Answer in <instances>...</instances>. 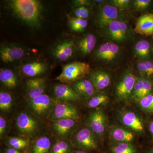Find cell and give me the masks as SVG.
Instances as JSON below:
<instances>
[{
  "label": "cell",
  "instance_id": "f1b7e54d",
  "mask_svg": "<svg viewBox=\"0 0 153 153\" xmlns=\"http://www.w3.org/2000/svg\"><path fill=\"white\" fill-rule=\"evenodd\" d=\"M13 99L12 95L8 92L2 91L0 92V109L2 111L10 110L12 106Z\"/></svg>",
  "mask_w": 153,
  "mask_h": 153
},
{
  "label": "cell",
  "instance_id": "6da1fadb",
  "mask_svg": "<svg viewBox=\"0 0 153 153\" xmlns=\"http://www.w3.org/2000/svg\"><path fill=\"white\" fill-rule=\"evenodd\" d=\"M9 7L13 13L30 27H37L41 22L42 6L37 0H12Z\"/></svg>",
  "mask_w": 153,
  "mask_h": 153
},
{
  "label": "cell",
  "instance_id": "60d3db41",
  "mask_svg": "<svg viewBox=\"0 0 153 153\" xmlns=\"http://www.w3.org/2000/svg\"><path fill=\"white\" fill-rule=\"evenodd\" d=\"M73 3L74 5L77 7L81 6H90L91 5L90 2L86 0H76L73 1Z\"/></svg>",
  "mask_w": 153,
  "mask_h": 153
},
{
  "label": "cell",
  "instance_id": "277c9868",
  "mask_svg": "<svg viewBox=\"0 0 153 153\" xmlns=\"http://www.w3.org/2000/svg\"><path fill=\"white\" fill-rule=\"evenodd\" d=\"M108 36L113 41L122 42L129 36L128 26L122 21H114L110 23L105 27Z\"/></svg>",
  "mask_w": 153,
  "mask_h": 153
},
{
  "label": "cell",
  "instance_id": "7402d4cb",
  "mask_svg": "<svg viewBox=\"0 0 153 153\" xmlns=\"http://www.w3.org/2000/svg\"><path fill=\"white\" fill-rule=\"evenodd\" d=\"M47 66L45 63L34 62L27 63L22 67L24 74L29 77H34L42 74L47 70Z\"/></svg>",
  "mask_w": 153,
  "mask_h": 153
},
{
  "label": "cell",
  "instance_id": "7bdbcfd3",
  "mask_svg": "<svg viewBox=\"0 0 153 153\" xmlns=\"http://www.w3.org/2000/svg\"><path fill=\"white\" fill-rule=\"evenodd\" d=\"M6 153H21L18 150L14 149L13 148H8L6 150Z\"/></svg>",
  "mask_w": 153,
  "mask_h": 153
},
{
  "label": "cell",
  "instance_id": "e575fe53",
  "mask_svg": "<svg viewBox=\"0 0 153 153\" xmlns=\"http://www.w3.org/2000/svg\"><path fill=\"white\" fill-rule=\"evenodd\" d=\"M89 10L85 6L77 7L74 11L75 17L79 19H85L89 16Z\"/></svg>",
  "mask_w": 153,
  "mask_h": 153
},
{
  "label": "cell",
  "instance_id": "d590c367",
  "mask_svg": "<svg viewBox=\"0 0 153 153\" xmlns=\"http://www.w3.org/2000/svg\"><path fill=\"white\" fill-rule=\"evenodd\" d=\"M130 2L129 0H113L111 1V3L119 10H122L128 7Z\"/></svg>",
  "mask_w": 153,
  "mask_h": 153
},
{
  "label": "cell",
  "instance_id": "ba28073f",
  "mask_svg": "<svg viewBox=\"0 0 153 153\" xmlns=\"http://www.w3.org/2000/svg\"><path fill=\"white\" fill-rule=\"evenodd\" d=\"M79 114L76 107L71 104L61 103L55 105L52 115L55 121L60 119H73L76 120Z\"/></svg>",
  "mask_w": 153,
  "mask_h": 153
},
{
  "label": "cell",
  "instance_id": "484cf974",
  "mask_svg": "<svg viewBox=\"0 0 153 153\" xmlns=\"http://www.w3.org/2000/svg\"><path fill=\"white\" fill-rule=\"evenodd\" d=\"M68 24L72 31L82 32L88 26V22L85 19L71 17L68 15Z\"/></svg>",
  "mask_w": 153,
  "mask_h": 153
},
{
  "label": "cell",
  "instance_id": "7a4b0ae2",
  "mask_svg": "<svg viewBox=\"0 0 153 153\" xmlns=\"http://www.w3.org/2000/svg\"><path fill=\"white\" fill-rule=\"evenodd\" d=\"M90 72V66L88 63L75 61L63 66L56 79L63 83H74L83 79Z\"/></svg>",
  "mask_w": 153,
  "mask_h": 153
},
{
  "label": "cell",
  "instance_id": "ab89813d",
  "mask_svg": "<svg viewBox=\"0 0 153 153\" xmlns=\"http://www.w3.org/2000/svg\"><path fill=\"white\" fill-rule=\"evenodd\" d=\"M7 122L3 117H0V136L1 138L5 131Z\"/></svg>",
  "mask_w": 153,
  "mask_h": 153
},
{
  "label": "cell",
  "instance_id": "8fae6325",
  "mask_svg": "<svg viewBox=\"0 0 153 153\" xmlns=\"http://www.w3.org/2000/svg\"><path fill=\"white\" fill-rule=\"evenodd\" d=\"M16 125L17 128L22 134L33 133L38 127L37 121L27 113L22 112L17 116Z\"/></svg>",
  "mask_w": 153,
  "mask_h": 153
},
{
  "label": "cell",
  "instance_id": "30bf717a",
  "mask_svg": "<svg viewBox=\"0 0 153 153\" xmlns=\"http://www.w3.org/2000/svg\"><path fill=\"white\" fill-rule=\"evenodd\" d=\"M25 49L16 45H5L0 49V57L4 63H9L19 60L25 55Z\"/></svg>",
  "mask_w": 153,
  "mask_h": 153
},
{
  "label": "cell",
  "instance_id": "7dc6e473",
  "mask_svg": "<svg viewBox=\"0 0 153 153\" xmlns=\"http://www.w3.org/2000/svg\"><path fill=\"white\" fill-rule=\"evenodd\" d=\"M150 153H153V149L151 151Z\"/></svg>",
  "mask_w": 153,
  "mask_h": 153
},
{
  "label": "cell",
  "instance_id": "f546056e",
  "mask_svg": "<svg viewBox=\"0 0 153 153\" xmlns=\"http://www.w3.org/2000/svg\"><path fill=\"white\" fill-rule=\"evenodd\" d=\"M109 97L105 94H99L91 97L88 103L89 108H95L106 104L109 101Z\"/></svg>",
  "mask_w": 153,
  "mask_h": 153
},
{
  "label": "cell",
  "instance_id": "7c38bea8",
  "mask_svg": "<svg viewBox=\"0 0 153 153\" xmlns=\"http://www.w3.org/2000/svg\"><path fill=\"white\" fill-rule=\"evenodd\" d=\"M29 105L34 112L38 115H43L48 111L52 104L49 96L46 94L29 99Z\"/></svg>",
  "mask_w": 153,
  "mask_h": 153
},
{
  "label": "cell",
  "instance_id": "b9f144b4",
  "mask_svg": "<svg viewBox=\"0 0 153 153\" xmlns=\"http://www.w3.org/2000/svg\"><path fill=\"white\" fill-rule=\"evenodd\" d=\"M137 68L141 74L146 76V70L144 62L140 61L137 64Z\"/></svg>",
  "mask_w": 153,
  "mask_h": 153
},
{
  "label": "cell",
  "instance_id": "bcb514c9",
  "mask_svg": "<svg viewBox=\"0 0 153 153\" xmlns=\"http://www.w3.org/2000/svg\"><path fill=\"white\" fill-rule=\"evenodd\" d=\"M75 153H88L86 152H84V151H76V152H75Z\"/></svg>",
  "mask_w": 153,
  "mask_h": 153
},
{
  "label": "cell",
  "instance_id": "5b68a950",
  "mask_svg": "<svg viewBox=\"0 0 153 153\" xmlns=\"http://www.w3.org/2000/svg\"><path fill=\"white\" fill-rule=\"evenodd\" d=\"M73 139L77 146L85 149H94L98 146L96 136L88 128L79 130L74 134Z\"/></svg>",
  "mask_w": 153,
  "mask_h": 153
},
{
  "label": "cell",
  "instance_id": "8d00e7d4",
  "mask_svg": "<svg viewBox=\"0 0 153 153\" xmlns=\"http://www.w3.org/2000/svg\"><path fill=\"white\" fill-rule=\"evenodd\" d=\"M150 0H136L134 2V6L137 10H142L148 7L150 4Z\"/></svg>",
  "mask_w": 153,
  "mask_h": 153
},
{
  "label": "cell",
  "instance_id": "e0dca14e",
  "mask_svg": "<svg viewBox=\"0 0 153 153\" xmlns=\"http://www.w3.org/2000/svg\"><path fill=\"white\" fill-rule=\"evenodd\" d=\"M74 44L72 41H65L57 45L54 50V55L58 60L65 61L74 54Z\"/></svg>",
  "mask_w": 153,
  "mask_h": 153
},
{
  "label": "cell",
  "instance_id": "4fadbf2b",
  "mask_svg": "<svg viewBox=\"0 0 153 153\" xmlns=\"http://www.w3.org/2000/svg\"><path fill=\"white\" fill-rule=\"evenodd\" d=\"M134 31L143 36L153 35V13L144 14L137 20Z\"/></svg>",
  "mask_w": 153,
  "mask_h": 153
},
{
  "label": "cell",
  "instance_id": "8992f818",
  "mask_svg": "<svg viewBox=\"0 0 153 153\" xmlns=\"http://www.w3.org/2000/svg\"><path fill=\"white\" fill-rule=\"evenodd\" d=\"M120 10L114 6L105 4L102 6L99 13L97 25L100 27L105 28L111 22L120 20L121 16Z\"/></svg>",
  "mask_w": 153,
  "mask_h": 153
},
{
  "label": "cell",
  "instance_id": "9a60e30c",
  "mask_svg": "<svg viewBox=\"0 0 153 153\" xmlns=\"http://www.w3.org/2000/svg\"><path fill=\"white\" fill-rule=\"evenodd\" d=\"M54 92L57 98L63 101H76L80 99V96L72 88L66 84H60L55 85L54 88Z\"/></svg>",
  "mask_w": 153,
  "mask_h": 153
},
{
  "label": "cell",
  "instance_id": "9c48e42d",
  "mask_svg": "<svg viewBox=\"0 0 153 153\" xmlns=\"http://www.w3.org/2000/svg\"><path fill=\"white\" fill-rule=\"evenodd\" d=\"M121 122L124 126L137 133H142L144 131L143 121L135 113L126 111L120 117Z\"/></svg>",
  "mask_w": 153,
  "mask_h": 153
},
{
  "label": "cell",
  "instance_id": "4316f807",
  "mask_svg": "<svg viewBox=\"0 0 153 153\" xmlns=\"http://www.w3.org/2000/svg\"><path fill=\"white\" fill-rule=\"evenodd\" d=\"M113 153H136V149L130 143H117L112 147Z\"/></svg>",
  "mask_w": 153,
  "mask_h": 153
},
{
  "label": "cell",
  "instance_id": "603a6c76",
  "mask_svg": "<svg viewBox=\"0 0 153 153\" xmlns=\"http://www.w3.org/2000/svg\"><path fill=\"white\" fill-rule=\"evenodd\" d=\"M0 80L3 84L10 89L16 87L18 84L17 76L10 69H1Z\"/></svg>",
  "mask_w": 153,
  "mask_h": 153
},
{
  "label": "cell",
  "instance_id": "2e32d148",
  "mask_svg": "<svg viewBox=\"0 0 153 153\" xmlns=\"http://www.w3.org/2000/svg\"><path fill=\"white\" fill-rule=\"evenodd\" d=\"M27 94L29 99L44 94L46 88L45 79L41 78L28 79L26 82Z\"/></svg>",
  "mask_w": 153,
  "mask_h": 153
},
{
  "label": "cell",
  "instance_id": "836d02e7",
  "mask_svg": "<svg viewBox=\"0 0 153 153\" xmlns=\"http://www.w3.org/2000/svg\"><path fill=\"white\" fill-rule=\"evenodd\" d=\"M143 77L137 78L136 82L134 86L132 94L134 98L139 101L142 98L143 88Z\"/></svg>",
  "mask_w": 153,
  "mask_h": 153
},
{
  "label": "cell",
  "instance_id": "1f68e13d",
  "mask_svg": "<svg viewBox=\"0 0 153 153\" xmlns=\"http://www.w3.org/2000/svg\"><path fill=\"white\" fill-rule=\"evenodd\" d=\"M8 143L12 148L17 150L24 149L28 145V141L27 140L16 137L10 138Z\"/></svg>",
  "mask_w": 153,
  "mask_h": 153
},
{
  "label": "cell",
  "instance_id": "ac0fdd59",
  "mask_svg": "<svg viewBox=\"0 0 153 153\" xmlns=\"http://www.w3.org/2000/svg\"><path fill=\"white\" fill-rule=\"evenodd\" d=\"M72 88L80 96L85 99L92 97L94 94V86L91 81L87 79H81L74 82Z\"/></svg>",
  "mask_w": 153,
  "mask_h": 153
},
{
  "label": "cell",
  "instance_id": "5bb4252c",
  "mask_svg": "<svg viewBox=\"0 0 153 153\" xmlns=\"http://www.w3.org/2000/svg\"><path fill=\"white\" fill-rule=\"evenodd\" d=\"M118 46L112 42L102 44L96 52V57L105 61H110L117 57L119 52Z\"/></svg>",
  "mask_w": 153,
  "mask_h": 153
},
{
  "label": "cell",
  "instance_id": "74e56055",
  "mask_svg": "<svg viewBox=\"0 0 153 153\" xmlns=\"http://www.w3.org/2000/svg\"><path fill=\"white\" fill-rule=\"evenodd\" d=\"M152 88V82L149 79L145 78L144 79L143 88V92L142 98L144 97L151 94V91Z\"/></svg>",
  "mask_w": 153,
  "mask_h": 153
},
{
  "label": "cell",
  "instance_id": "4dcf8cb0",
  "mask_svg": "<svg viewBox=\"0 0 153 153\" xmlns=\"http://www.w3.org/2000/svg\"><path fill=\"white\" fill-rule=\"evenodd\" d=\"M140 107L145 111L153 113V94H150L138 101Z\"/></svg>",
  "mask_w": 153,
  "mask_h": 153
},
{
  "label": "cell",
  "instance_id": "52a82bcc",
  "mask_svg": "<svg viewBox=\"0 0 153 153\" xmlns=\"http://www.w3.org/2000/svg\"><path fill=\"white\" fill-rule=\"evenodd\" d=\"M137 78L132 73L126 74L116 87V93L119 99L125 100L132 94Z\"/></svg>",
  "mask_w": 153,
  "mask_h": 153
},
{
  "label": "cell",
  "instance_id": "d4e9b609",
  "mask_svg": "<svg viewBox=\"0 0 153 153\" xmlns=\"http://www.w3.org/2000/svg\"><path fill=\"white\" fill-rule=\"evenodd\" d=\"M51 145V141L49 138L47 137L39 138L33 146V153H47Z\"/></svg>",
  "mask_w": 153,
  "mask_h": 153
},
{
  "label": "cell",
  "instance_id": "f6af8a7d",
  "mask_svg": "<svg viewBox=\"0 0 153 153\" xmlns=\"http://www.w3.org/2000/svg\"><path fill=\"white\" fill-rule=\"evenodd\" d=\"M95 2L97 3V4H102L105 3V1H95Z\"/></svg>",
  "mask_w": 153,
  "mask_h": 153
},
{
  "label": "cell",
  "instance_id": "44dd1931",
  "mask_svg": "<svg viewBox=\"0 0 153 153\" xmlns=\"http://www.w3.org/2000/svg\"><path fill=\"white\" fill-rule=\"evenodd\" d=\"M91 79L94 86L97 90H103L110 84V76L105 71L92 72L91 74Z\"/></svg>",
  "mask_w": 153,
  "mask_h": 153
},
{
  "label": "cell",
  "instance_id": "ffe728a7",
  "mask_svg": "<svg viewBox=\"0 0 153 153\" xmlns=\"http://www.w3.org/2000/svg\"><path fill=\"white\" fill-rule=\"evenodd\" d=\"M76 125V121L73 119H60L55 120L53 124L55 132L61 137L68 135Z\"/></svg>",
  "mask_w": 153,
  "mask_h": 153
},
{
  "label": "cell",
  "instance_id": "f35d334b",
  "mask_svg": "<svg viewBox=\"0 0 153 153\" xmlns=\"http://www.w3.org/2000/svg\"><path fill=\"white\" fill-rule=\"evenodd\" d=\"M144 62L146 70V76L148 77L153 76V63L149 60H146Z\"/></svg>",
  "mask_w": 153,
  "mask_h": 153
},
{
  "label": "cell",
  "instance_id": "ee69618b",
  "mask_svg": "<svg viewBox=\"0 0 153 153\" xmlns=\"http://www.w3.org/2000/svg\"><path fill=\"white\" fill-rule=\"evenodd\" d=\"M149 128L150 132L153 138V120L151 121L149 124Z\"/></svg>",
  "mask_w": 153,
  "mask_h": 153
},
{
  "label": "cell",
  "instance_id": "3957f363",
  "mask_svg": "<svg viewBox=\"0 0 153 153\" xmlns=\"http://www.w3.org/2000/svg\"><path fill=\"white\" fill-rule=\"evenodd\" d=\"M87 125L96 136L101 137L106 129L107 118L102 111L96 109L90 114L88 117Z\"/></svg>",
  "mask_w": 153,
  "mask_h": 153
},
{
  "label": "cell",
  "instance_id": "83f0119b",
  "mask_svg": "<svg viewBox=\"0 0 153 153\" xmlns=\"http://www.w3.org/2000/svg\"><path fill=\"white\" fill-rule=\"evenodd\" d=\"M150 44L149 41L142 40L138 42L135 47L136 53L138 56L143 58H147L149 56Z\"/></svg>",
  "mask_w": 153,
  "mask_h": 153
},
{
  "label": "cell",
  "instance_id": "d6a6232c",
  "mask_svg": "<svg viewBox=\"0 0 153 153\" xmlns=\"http://www.w3.org/2000/svg\"><path fill=\"white\" fill-rule=\"evenodd\" d=\"M70 147L68 143L64 140H58L55 143L51 150V153H69Z\"/></svg>",
  "mask_w": 153,
  "mask_h": 153
},
{
  "label": "cell",
  "instance_id": "d6986e66",
  "mask_svg": "<svg viewBox=\"0 0 153 153\" xmlns=\"http://www.w3.org/2000/svg\"><path fill=\"white\" fill-rule=\"evenodd\" d=\"M111 139L117 143H130L134 138V134L127 129L114 126L110 130Z\"/></svg>",
  "mask_w": 153,
  "mask_h": 153
},
{
  "label": "cell",
  "instance_id": "cb8c5ba5",
  "mask_svg": "<svg viewBox=\"0 0 153 153\" xmlns=\"http://www.w3.org/2000/svg\"><path fill=\"white\" fill-rule=\"evenodd\" d=\"M96 38L94 35L89 34L79 41L78 46L80 52L84 55L90 54L95 47Z\"/></svg>",
  "mask_w": 153,
  "mask_h": 153
}]
</instances>
